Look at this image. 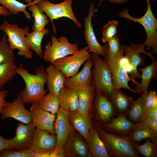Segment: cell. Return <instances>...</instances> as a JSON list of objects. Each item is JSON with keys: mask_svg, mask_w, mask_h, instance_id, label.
I'll return each instance as SVG.
<instances>
[{"mask_svg": "<svg viewBox=\"0 0 157 157\" xmlns=\"http://www.w3.org/2000/svg\"><path fill=\"white\" fill-rule=\"evenodd\" d=\"M16 73L22 77L25 84V88L18 94L23 103L31 104L39 103L47 92L44 89L47 73L44 67L37 68L33 74L30 73L21 63L17 67Z\"/></svg>", "mask_w": 157, "mask_h": 157, "instance_id": "cell-1", "label": "cell"}, {"mask_svg": "<svg viewBox=\"0 0 157 157\" xmlns=\"http://www.w3.org/2000/svg\"><path fill=\"white\" fill-rule=\"evenodd\" d=\"M109 157H138L132 142L126 135L108 133L101 128H96Z\"/></svg>", "mask_w": 157, "mask_h": 157, "instance_id": "cell-2", "label": "cell"}, {"mask_svg": "<svg viewBox=\"0 0 157 157\" xmlns=\"http://www.w3.org/2000/svg\"><path fill=\"white\" fill-rule=\"evenodd\" d=\"M147 8L145 14L139 18H134L129 13L127 8L119 11V16L129 21L138 22L144 28L146 35V38L143 45L146 47V49L151 51L152 54L157 53V19L153 14L151 10L150 0H146Z\"/></svg>", "mask_w": 157, "mask_h": 157, "instance_id": "cell-3", "label": "cell"}, {"mask_svg": "<svg viewBox=\"0 0 157 157\" xmlns=\"http://www.w3.org/2000/svg\"><path fill=\"white\" fill-rule=\"evenodd\" d=\"M94 64L92 69V87L95 91H100L110 96L114 89L112 73L107 58H101L92 53Z\"/></svg>", "mask_w": 157, "mask_h": 157, "instance_id": "cell-4", "label": "cell"}, {"mask_svg": "<svg viewBox=\"0 0 157 157\" xmlns=\"http://www.w3.org/2000/svg\"><path fill=\"white\" fill-rule=\"evenodd\" d=\"M0 28L6 34L7 41L12 50L17 49L19 55L28 59L32 58V51L28 47L24 39L25 36L30 33L28 26L20 28L16 24H11L5 21L0 26Z\"/></svg>", "mask_w": 157, "mask_h": 157, "instance_id": "cell-5", "label": "cell"}, {"mask_svg": "<svg viewBox=\"0 0 157 157\" xmlns=\"http://www.w3.org/2000/svg\"><path fill=\"white\" fill-rule=\"evenodd\" d=\"M95 91L91 115L95 122L94 128H97L109 122L116 115L110 97L101 91Z\"/></svg>", "mask_w": 157, "mask_h": 157, "instance_id": "cell-6", "label": "cell"}, {"mask_svg": "<svg viewBox=\"0 0 157 157\" xmlns=\"http://www.w3.org/2000/svg\"><path fill=\"white\" fill-rule=\"evenodd\" d=\"M51 40V42L45 46L42 57L45 61L50 64L57 59L74 54L79 50L77 44L69 42L65 36L57 39L53 35Z\"/></svg>", "mask_w": 157, "mask_h": 157, "instance_id": "cell-7", "label": "cell"}, {"mask_svg": "<svg viewBox=\"0 0 157 157\" xmlns=\"http://www.w3.org/2000/svg\"><path fill=\"white\" fill-rule=\"evenodd\" d=\"M90 52L88 46H85L71 56L56 60L52 64L68 78L78 73L81 66L91 57Z\"/></svg>", "mask_w": 157, "mask_h": 157, "instance_id": "cell-8", "label": "cell"}, {"mask_svg": "<svg viewBox=\"0 0 157 157\" xmlns=\"http://www.w3.org/2000/svg\"><path fill=\"white\" fill-rule=\"evenodd\" d=\"M73 0H65L61 3L56 4L51 3L48 0H40L38 3L39 8L50 19L55 32L53 20L62 17L70 19L78 27H82V25L77 20L73 12L72 7Z\"/></svg>", "mask_w": 157, "mask_h": 157, "instance_id": "cell-9", "label": "cell"}, {"mask_svg": "<svg viewBox=\"0 0 157 157\" xmlns=\"http://www.w3.org/2000/svg\"><path fill=\"white\" fill-rule=\"evenodd\" d=\"M123 46L124 49V57L131 67L128 74L132 81V85H133L137 82L136 78H140L141 74L138 70V66L144 63V57L141 53L145 54L151 59L154 57L150 53L146 51L144 49L145 47L143 44H135L132 42L130 46L126 45Z\"/></svg>", "mask_w": 157, "mask_h": 157, "instance_id": "cell-10", "label": "cell"}, {"mask_svg": "<svg viewBox=\"0 0 157 157\" xmlns=\"http://www.w3.org/2000/svg\"><path fill=\"white\" fill-rule=\"evenodd\" d=\"M36 128L32 122L25 124L19 122L15 130V136L12 138L7 139L12 150L21 151L31 149Z\"/></svg>", "mask_w": 157, "mask_h": 157, "instance_id": "cell-11", "label": "cell"}, {"mask_svg": "<svg viewBox=\"0 0 157 157\" xmlns=\"http://www.w3.org/2000/svg\"><path fill=\"white\" fill-rule=\"evenodd\" d=\"M94 4L91 3L88 16L84 19L85 29V38L89 50L96 54L107 58L108 56V45L107 43L102 46L99 42L96 37L92 23V19L96 11Z\"/></svg>", "mask_w": 157, "mask_h": 157, "instance_id": "cell-12", "label": "cell"}, {"mask_svg": "<svg viewBox=\"0 0 157 157\" xmlns=\"http://www.w3.org/2000/svg\"><path fill=\"white\" fill-rule=\"evenodd\" d=\"M124 56V55L113 58H107V62L111 70L114 88H124L129 90L135 94L128 84L131 81L127 72L126 68L122 62Z\"/></svg>", "mask_w": 157, "mask_h": 157, "instance_id": "cell-13", "label": "cell"}, {"mask_svg": "<svg viewBox=\"0 0 157 157\" xmlns=\"http://www.w3.org/2000/svg\"><path fill=\"white\" fill-rule=\"evenodd\" d=\"M62 148L67 157H91L87 143L74 129L69 133Z\"/></svg>", "mask_w": 157, "mask_h": 157, "instance_id": "cell-14", "label": "cell"}, {"mask_svg": "<svg viewBox=\"0 0 157 157\" xmlns=\"http://www.w3.org/2000/svg\"><path fill=\"white\" fill-rule=\"evenodd\" d=\"M56 115L54 124L57 139L56 147L62 148L69 133L74 129L70 122L68 111L60 106Z\"/></svg>", "mask_w": 157, "mask_h": 157, "instance_id": "cell-15", "label": "cell"}, {"mask_svg": "<svg viewBox=\"0 0 157 157\" xmlns=\"http://www.w3.org/2000/svg\"><path fill=\"white\" fill-rule=\"evenodd\" d=\"M24 104L18 94L12 102H9L1 110L2 119L11 117L25 124L31 122V113L26 108Z\"/></svg>", "mask_w": 157, "mask_h": 157, "instance_id": "cell-16", "label": "cell"}, {"mask_svg": "<svg viewBox=\"0 0 157 157\" xmlns=\"http://www.w3.org/2000/svg\"><path fill=\"white\" fill-rule=\"evenodd\" d=\"M30 109L31 122L36 128L48 131L52 135H55L54 124L56 114H53L43 110L38 103L32 104Z\"/></svg>", "mask_w": 157, "mask_h": 157, "instance_id": "cell-17", "label": "cell"}, {"mask_svg": "<svg viewBox=\"0 0 157 157\" xmlns=\"http://www.w3.org/2000/svg\"><path fill=\"white\" fill-rule=\"evenodd\" d=\"M94 64L92 54L85 62L81 71L75 75L66 78L64 85L75 90L88 87H92V69Z\"/></svg>", "mask_w": 157, "mask_h": 157, "instance_id": "cell-18", "label": "cell"}, {"mask_svg": "<svg viewBox=\"0 0 157 157\" xmlns=\"http://www.w3.org/2000/svg\"><path fill=\"white\" fill-rule=\"evenodd\" d=\"M56 135H52L46 131L36 128L31 149L35 154L51 151L56 147Z\"/></svg>", "mask_w": 157, "mask_h": 157, "instance_id": "cell-19", "label": "cell"}, {"mask_svg": "<svg viewBox=\"0 0 157 157\" xmlns=\"http://www.w3.org/2000/svg\"><path fill=\"white\" fill-rule=\"evenodd\" d=\"M135 123L128 119L126 114L118 115L100 128L112 134L126 135L133 130Z\"/></svg>", "mask_w": 157, "mask_h": 157, "instance_id": "cell-20", "label": "cell"}, {"mask_svg": "<svg viewBox=\"0 0 157 157\" xmlns=\"http://www.w3.org/2000/svg\"><path fill=\"white\" fill-rule=\"evenodd\" d=\"M79 100V108L76 111L83 117L91 118L92 104L95 91L92 87L75 90Z\"/></svg>", "mask_w": 157, "mask_h": 157, "instance_id": "cell-21", "label": "cell"}, {"mask_svg": "<svg viewBox=\"0 0 157 157\" xmlns=\"http://www.w3.org/2000/svg\"><path fill=\"white\" fill-rule=\"evenodd\" d=\"M47 73V91L58 95L64 86L66 78L65 75L53 64H50L46 70Z\"/></svg>", "mask_w": 157, "mask_h": 157, "instance_id": "cell-22", "label": "cell"}, {"mask_svg": "<svg viewBox=\"0 0 157 157\" xmlns=\"http://www.w3.org/2000/svg\"><path fill=\"white\" fill-rule=\"evenodd\" d=\"M152 63L144 67H138V71L141 72L140 82H136L135 83L136 87L134 89L135 94H139L148 89L149 85L151 79L153 78L157 77V58L154 57L152 58Z\"/></svg>", "mask_w": 157, "mask_h": 157, "instance_id": "cell-23", "label": "cell"}, {"mask_svg": "<svg viewBox=\"0 0 157 157\" xmlns=\"http://www.w3.org/2000/svg\"><path fill=\"white\" fill-rule=\"evenodd\" d=\"M109 97L114 107L116 116L126 114L134 101L131 97L122 92L120 88H114Z\"/></svg>", "mask_w": 157, "mask_h": 157, "instance_id": "cell-24", "label": "cell"}, {"mask_svg": "<svg viewBox=\"0 0 157 157\" xmlns=\"http://www.w3.org/2000/svg\"><path fill=\"white\" fill-rule=\"evenodd\" d=\"M68 112L69 119L74 129L83 137L87 143L90 132L94 127L91 118L83 117L76 111Z\"/></svg>", "mask_w": 157, "mask_h": 157, "instance_id": "cell-25", "label": "cell"}, {"mask_svg": "<svg viewBox=\"0 0 157 157\" xmlns=\"http://www.w3.org/2000/svg\"><path fill=\"white\" fill-rule=\"evenodd\" d=\"M126 136L135 143L149 138L157 144V132L149 128L141 121L135 123L133 130Z\"/></svg>", "mask_w": 157, "mask_h": 157, "instance_id": "cell-26", "label": "cell"}, {"mask_svg": "<svg viewBox=\"0 0 157 157\" xmlns=\"http://www.w3.org/2000/svg\"><path fill=\"white\" fill-rule=\"evenodd\" d=\"M60 106L68 112L76 111L79 108V100L74 89L64 85L58 94Z\"/></svg>", "mask_w": 157, "mask_h": 157, "instance_id": "cell-27", "label": "cell"}, {"mask_svg": "<svg viewBox=\"0 0 157 157\" xmlns=\"http://www.w3.org/2000/svg\"><path fill=\"white\" fill-rule=\"evenodd\" d=\"M87 143L91 157H109L103 142L98 134L96 128L93 127L91 129Z\"/></svg>", "mask_w": 157, "mask_h": 157, "instance_id": "cell-28", "label": "cell"}, {"mask_svg": "<svg viewBox=\"0 0 157 157\" xmlns=\"http://www.w3.org/2000/svg\"><path fill=\"white\" fill-rule=\"evenodd\" d=\"M49 33L48 29L45 28L40 31H33L25 37V42L29 48L41 58L43 57L41 47L42 40L44 35Z\"/></svg>", "mask_w": 157, "mask_h": 157, "instance_id": "cell-29", "label": "cell"}, {"mask_svg": "<svg viewBox=\"0 0 157 157\" xmlns=\"http://www.w3.org/2000/svg\"><path fill=\"white\" fill-rule=\"evenodd\" d=\"M40 0H35L28 4V7L34 18V23L32 28L33 31H40L45 29L49 22L47 15L39 8L38 3Z\"/></svg>", "mask_w": 157, "mask_h": 157, "instance_id": "cell-30", "label": "cell"}, {"mask_svg": "<svg viewBox=\"0 0 157 157\" xmlns=\"http://www.w3.org/2000/svg\"><path fill=\"white\" fill-rule=\"evenodd\" d=\"M148 90L142 93V95L137 99L134 100L126 115L130 120L135 122L140 121L142 117L146 102Z\"/></svg>", "mask_w": 157, "mask_h": 157, "instance_id": "cell-31", "label": "cell"}, {"mask_svg": "<svg viewBox=\"0 0 157 157\" xmlns=\"http://www.w3.org/2000/svg\"><path fill=\"white\" fill-rule=\"evenodd\" d=\"M17 67L14 61L0 64V90L15 76Z\"/></svg>", "mask_w": 157, "mask_h": 157, "instance_id": "cell-32", "label": "cell"}, {"mask_svg": "<svg viewBox=\"0 0 157 157\" xmlns=\"http://www.w3.org/2000/svg\"><path fill=\"white\" fill-rule=\"evenodd\" d=\"M43 110L53 114H56L60 106L58 95L48 92L38 103Z\"/></svg>", "mask_w": 157, "mask_h": 157, "instance_id": "cell-33", "label": "cell"}, {"mask_svg": "<svg viewBox=\"0 0 157 157\" xmlns=\"http://www.w3.org/2000/svg\"><path fill=\"white\" fill-rule=\"evenodd\" d=\"M0 5L6 8L11 14L14 15H17L19 12H22L27 19L31 20L32 19L26 10L28 4H24L17 0H0Z\"/></svg>", "mask_w": 157, "mask_h": 157, "instance_id": "cell-34", "label": "cell"}, {"mask_svg": "<svg viewBox=\"0 0 157 157\" xmlns=\"http://www.w3.org/2000/svg\"><path fill=\"white\" fill-rule=\"evenodd\" d=\"M15 56L7 41V36L3 32L0 41V64L14 61Z\"/></svg>", "mask_w": 157, "mask_h": 157, "instance_id": "cell-35", "label": "cell"}, {"mask_svg": "<svg viewBox=\"0 0 157 157\" xmlns=\"http://www.w3.org/2000/svg\"><path fill=\"white\" fill-rule=\"evenodd\" d=\"M145 140L143 144H138L134 143L135 147L139 154L146 157L157 156V144L154 143L149 138Z\"/></svg>", "mask_w": 157, "mask_h": 157, "instance_id": "cell-36", "label": "cell"}, {"mask_svg": "<svg viewBox=\"0 0 157 157\" xmlns=\"http://www.w3.org/2000/svg\"><path fill=\"white\" fill-rule=\"evenodd\" d=\"M108 50L106 58H113L124 55V49L123 45L120 44L117 35H115L108 42Z\"/></svg>", "mask_w": 157, "mask_h": 157, "instance_id": "cell-37", "label": "cell"}, {"mask_svg": "<svg viewBox=\"0 0 157 157\" xmlns=\"http://www.w3.org/2000/svg\"><path fill=\"white\" fill-rule=\"evenodd\" d=\"M118 25V22L114 20L108 22L103 26L102 39L103 42H108L117 34Z\"/></svg>", "mask_w": 157, "mask_h": 157, "instance_id": "cell-38", "label": "cell"}, {"mask_svg": "<svg viewBox=\"0 0 157 157\" xmlns=\"http://www.w3.org/2000/svg\"><path fill=\"white\" fill-rule=\"evenodd\" d=\"M35 154L31 149L21 151L6 149L0 152V157H34Z\"/></svg>", "mask_w": 157, "mask_h": 157, "instance_id": "cell-39", "label": "cell"}, {"mask_svg": "<svg viewBox=\"0 0 157 157\" xmlns=\"http://www.w3.org/2000/svg\"><path fill=\"white\" fill-rule=\"evenodd\" d=\"M156 107H157V95L156 92L153 90L150 91L148 93L143 114Z\"/></svg>", "mask_w": 157, "mask_h": 157, "instance_id": "cell-40", "label": "cell"}, {"mask_svg": "<svg viewBox=\"0 0 157 157\" xmlns=\"http://www.w3.org/2000/svg\"><path fill=\"white\" fill-rule=\"evenodd\" d=\"M36 157H64L66 155L62 148L56 147L53 150L36 154Z\"/></svg>", "mask_w": 157, "mask_h": 157, "instance_id": "cell-41", "label": "cell"}, {"mask_svg": "<svg viewBox=\"0 0 157 157\" xmlns=\"http://www.w3.org/2000/svg\"><path fill=\"white\" fill-rule=\"evenodd\" d=\"M140 121L142 122L149 128L157 132V119L142 116Z\"/></svg>", "mask_w": 157, "mask_h": 157, "instance_id": "cell-42", "label": "cell"}, {"mask_svg": "<svg viewBox=\"0 0 157 157\" xmlns=\"http://www.w3.org/2000/svg\"><path fill=\"white\" fill-rule=\"evenodd\" d=\"M8 90H0V112L2 109L7 106L9 102L5 100V98L7 97L8 93Z\"/></svg>", "mask_w": 157, "mask_h": 157, "instance_id": "cell-43", "label": "cell"}, {"mask_svg": "<svg viewBox=\"0 0 157 157\" xmlns=\"http://www.w3.org/2000/svg\"><path fill=\"white\" fill-rule=\"evenodd\" d=\"M6 149L12 150L9 144L7 139H5L0 135V152Z\"/></svg>", "mask_w": 157, "mask_h": 157, "instance_id": "cell-44", "label": "cell"}, {"mask_svg": "<svg viewBox=\"0 0 157 157\" xmlns=\"http://www.w3.org/2000/svg\"><path fill=\"white\" fill-rule=\"evenodd\" d=\"M142 116H147L151 118L157 119V107L143 113L142 117Z\"/></svg>", "mask_w": 157, "mask_h": 157, "instance_id": "cell-45", "label": "cell"}, {"mask_svg": "<svg viewBox=\"0 0 157 157\" xmlns=\"http://www.w3.org/2000/svg\"><path fill=\"white\" fill-rule=\"evenodd\" d=\"M11 14L9 11L5 7L0 5V15L4 17L10 15Z\"/></svg>", "mask_w": 157, "mask_h": 157, "instance_id": "cell-46", "label": "cell"}, {"mask_svg": "<svg viewBox=\"0 0 157 157\" xmlns=\"http://www.w3.org/2000/svg\"><path fill=\"white\" fill-rule=\"evenodd\" d=\"M106 0H99L101 2ZM109 1L115 3L122 4L130 0H107Z\"/></svg>", "mask_w": 157, "mask_h": 157, "instance_id": "cell-47", "label": "cell"}, {"mask_svg": "<svg viewBox=\"0 0 157 157\" xmlns=\"http://www.w3.org/2000/svg\"><path fill=\"white\" fill-rule=\"evenodd\" d=\"M25 2L27 4H28V3L32 2L33 1V0H24Z\"/></svg>", "mask_w": 157, "mask_h": 157, "instance_id": "cell-48", "label": "cell"}, {"mask_svg": "<svg viewBox=\"0 0 157 157\" xmlns=\"http://www.w3.org/2000/svg\"><path fill=\"white\" fill-rule=\"evenodd\" d=\"M154 1H157V0H153Z\"/></svg>", "mask_w": 157, "mask_h": 157, "instance_id": "cell-49", "label": "cell"}]
</instances>
